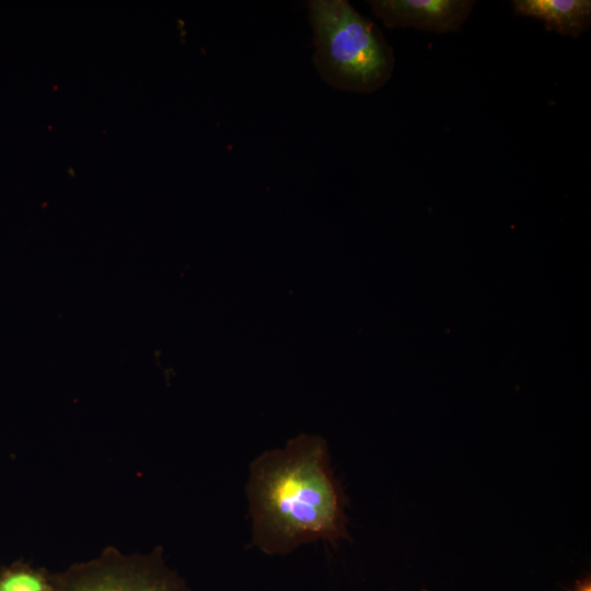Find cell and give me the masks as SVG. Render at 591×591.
I'll return each mask as SVG.
<instances>
[{
  "label": "cell",
  "mask_w": 591,
  "mask_h": 591,
  "mask_svg": "<svg viewBox=\"0 0 591 591\" xmlns=\"http://www.w3.org/2000/svg\"><path fill=\"white\" fill-rule=\"evenodd\" d=\"M247 491L253 542L267 554L318 538H348L346 500L321 438L302 436L259 455Z\"/></svg>",
  "instance_id": "cell-1"
},
{
  "label": "cell",
  "mask_w": 591,
  "mask_h": 591,
  "mask_svg": "<svg viewBox=\"0 0 591 591\" xmlns=\"http://www.w3.org/2000/svg\"><path fill=\"white\" fill-rule=\"evenodd\" d=\"M313 35V62L331 86L371 93L391 79L395 57L393 47L370 19L347 0L306 2Z\"/></svg>",
  "instance_id": "cell-2"
},
{
  "label": "cell",
  "mask_w": 591,
  "mask_h": 591,
  "mask_svg": "<svg viewBox=\"0 0 591 591\" xmlns=\"http://www.w3.org/2000/svg\"><path fill=\"white\" fill-rule=\"evenodd\" d=\"M53 591H189L161 558L106 552L51 577Z\"/></svg>",
  "instance_id": "cell-3"
},
{
  "label": "cell",
  "mask_w": 591,
  "mask_h": 591,
  "mask_svg": "<svg viewBox=\"0 0 591 591\" xmlns=\"http://www.w3.org/2000/svg\"><path fill=\"white\" fill-rule=\"evenodd\" d=\"M372 13L389 28L448 34L461 31L474 0H370Z\"/></svg>",
  "instance_id": "cell-4"
},
{
  "label": "cell",
  "mask_w": 591,
  "mask_h": 591,
  "mask_svg": "<svg viewBox=\"0 0 591 591\" xmlns=\"http://www.w3.org/2000/svg\"><path fill=\"white\" fill-rule=\"evenodd\" d=\"M515 15L544 23L545 30L578 38L591 25L590 0H512Z\"/></svg>",
  "instance_id": "cell-5"
},
{
  "label": "cell",
  "mask_w": 591,
  "mask_h": 591,
  "mask_svg": "<svg viewBox=\"0 0 591 591\" xmlns=\"http://www.w3.org/2000/svg\"><path fill=\"white\" fill-rule=\"evenodd\" d=\"M0 591H53L51 577L24 564H15L0 572Z\"/></svg>",
  "instance_id": "cell-6"
},
{
  "label": "cell",
  "mask_w": 591,
  "mask_h": 591,
  "mask_svg": "<svg viewBox=\"0 0 591 591\" xmlns=\"http://www.w3.org/2000/svg\"><path fill=\"white\" fill-rule=\"evenodd\" d=\"M572 591H591V581L590 578H583L578 581Z\"/></svg>",
  "instance_id": "cell-7"
},
{
  "label": "cell",
  "mask_w": 591,
  "mask_h": 591,
  "mask_svg": "<svg viewBox=\"0 0 591 591\" xmlns=\"http://www.w3.org/2000/svg\"><path fill=\"white\" fill-rule=\"evenodd\" d=\"M422 591H428V590L424 589Z\"/></svg>",
  "instance_id": "cell-8"
}]
</instances>
